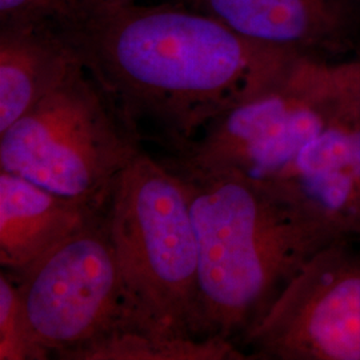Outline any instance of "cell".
<instances>
[{
	"mask_svg": "<svg viewBox=\"0 0 360 360\" xmlns=\"http://www.w3.org/2000/svg\"><path fill=\"white\" fill-rule=\"evenodd\" d=\"M67 30L84 68L143 141L153 136L171 154L300 58L245 38L190 3L82 10Z\"/></svg>",
	"mask_w": 360,
	"mask_h": 360,
	"instance_id": "1",
	"label": "cell"
},
{
	"mask_svg": "<svg viewBox=\"0 0 360 360\" xmlns=\"http://www.w3.org/2000/svg\"><path fill=\"white\" fill-rule=\"evenodd\" d=\"M199 247L193 335L239 346L306 263L340 238L279 186L176 167Z\"/></svg>",
	"mask_w": 360,
	"mask_h": 360,
	"instance_id": "2",
	"label": "cell"
},
{
	"mask_svg": "<svg viewBox=\"0 0 360 360\" xmlns=\"http://www.w3.org/2000/svg\"><path fill=\"white\" fill-rule=\"evenodd\" d=\"M107 219L135 321L193 336L199 247L181 176L143 150L117 176Z\"/></svg>",
	"mask_w": 360,
	"mask_h": 360,
	"instance_id": "3",
	"label": "cell"
},
{
	"mask_svg": "<svg viewBox=\"0 0 360 360\" xmlns=\"http://www.w3.org/2000/svg\"><path fill=\"white\" fill-rule=\"evenodd\" d=\"M143 142L82 65L0 134V169L62 196L105 205Z\"/></svg>",
	"mask_w": 360,
	"mask_h": 360,
	"instance_id": "4",
	"label": "cell"
},
{
	"mask_svg": "<svg viewBox=\"0 0 360 360\" xmlns=\"http://www.w3.org/2000/svg\"><path fill=\"white\" fill-rule=\"evenodd\" d=\"M13 279L32 334L50 356L70 360L103 335L139 326L117 266L107 206Z\"/></svg>",
	"mask_w": 360,
	"mask_h": 360,
	"instance_id": "5",
	"label": "cell"
},
{
	"mask_svg": "<svg viewBox=\"0 0 360 360\" xmlns=\"http://www.w3.org/2000/svg\"><path fill=\"white\" fill-rule=\"evenodd\" d=\"M338 239L309 259L240 340L250 359L360 360V248Z\"/></svg>",
	"mask_w": 360,
	"mask_h": 360,
	"instance_id": "6",
	"label": "cell"
},
{
	"mask_svg": "<svg viewBox=\"0 0 360 360\" xmlns=\"http://www.w3.org/2000/svg\"><path fill=\"white\" fill-rule=\"evenodd\" d=\"M295 65L279 82L217 116L190 146L166 159L184 169L276 179L335 115L302 83Z\"/></svg>",
	"mask_w": 360,
	"mask_h": 360,
	"instance_id": "7",
	"label": "cell"
},
{
	"mask_svg": "<svg viewBox=\"0 0 360 360\" xmlns=\"http://www.w3.org/2000/svg\"><path fill=\"white\" fill-rule=\"evenodd\" d=\"M260 44L333 62L360 46V0H188Z\"/></svg>",
	"mask_w": 360,
	"mask_h": 360,
	"instance_id": "8",
	"label": "cell"
},
{
	"mask_svg": "<svg viewBox=\"0 0 360 360\" xmlns=\"http://www.w3.org/2000/svg\"><path fill=\"white\" fill-rule=\"evenodd\" d=\"M270 183L340 238L360 242V120L335 111L330 123Z\"/></svg>",
	"mask_w": 360,
	"mask_h": 360,
	"instance_id": "9",
	"label": "cell"
},
{
	"mask_svg": "<svg viewBox=\"0 0 360 360\" xmlns=\"http://www.w3.org/2000/svg\"><path fill=\"white\" fill-rule=\"evenodd\" d=\"M107 203L96 205L62 196L0 169L1 271L13 278L22 276Z\"/></svg>",
	"mask_w": 360,
	"mask_h": 360,
	"instance_id": "10",
	"label": "cell"
},
{
	"mask_svg": "<svg viewBox=\"0 0 360 360\" xmlns=\"http://www.w3.org/2000/svg\"><path fill=\"white\" fill-rule=\"evenodd\" d=\"M82 65L67 23H0V134Z\"/></svg>",
	"mask_w": 360,
	"mask_h": 360,
	"instance_id": "11",
	"label": "cell"
},
{
	"mask_svg": "<svg viewBox=\"0 0 360 360\" xmlns=\"http://www.w3.org/2000/svg\"><path fill=\"white\" fill-rule=\"evenodd\" d=\"M238 345L199 339L166 330L131 326L117 328L80 348L70 360H245Z\"/></svg>",
	"mask_w": 360,
	"mask_h": 360,
	"instance_id": "12",
	"label": "cell"
},
{
	"mask_svg": "<svg viewBox=\"0 0 360 360\" xmlns=\"http://www.w3.org/2000/svg\"><path fill=\"white\" fill-rule=\"evenodd\" d=\"M295 71L302 83L334 111L360 120V55L334 62L300 56Z\"/></svg>",
	"mask_w": 360,
	"mask_h": 360,
	"instance_id": "13",
	"label": "cell"
},
{
	"mask_svg": "<svg viewBox=\"0 0 360 360\" xmlns=\"http://www.w3.org/2000/svg\"><path fill=\"white\" fill-rule=\"evenodd\" d=\"M50 354L37 342L23 309L18 282L0 271V360H46Z\"/></svg>",
	"mask_w": 360,
	"mask_h": 360,
	"instance_id": "14",
	"label": "cell"
},
{
	"mask_svg": "<svg viewBox=\"0 0 360 360\" xmlns=\"http://www.w3.org/2000/svg\"><path fill=\"white\" fill-rule=\"evenodd\" d=\"M77 13L75 0H0V23L37 20L70 23Z\"/></svg>",
	"mask_w": 360,
	"mask_h": 360,
	"instance_id": "15",
	"label": "cell"
},
{
	"mask_svg": "<svg viewBox=\"0 0 360 360\" xmlns=\"http://www.w3.org/2000/svg\"><path fill=\"white\" fill-rule=\"evenodd\" d=\"M75 1L79 7V11L104 8V7H120V6L142 3V0H75Z\"/></svg>",
	"mask_w": 360,
	"mask_h": 360,
	"instance_id": "16",
	"label": "cell"
}]
</instances>
